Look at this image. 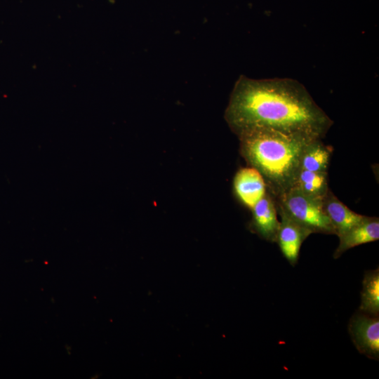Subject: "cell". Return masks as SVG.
<instances>
[{
  "instance_id": "4",
  "label": "cell",
  "mask_w": 379,
  "mask_h": 379,
  "mask_svg": "<svg viewBox=\"0 0 379 379\" xmlns=\"http://www.w3.org/2000/svg\"><path fill=\"white\" fill-rule=\"evenodd\" d=\"M348 331L357 350L367 357L379 359V315L359 311L348 324Z\"/></svg>"
},
{
  "instance_id": "2",
  "label": "cell",
  "mask_w": 379,
  "mask_h": 379,
  "mask_svg": "<svg viewBox=\"0 0 379 379\" xmlns=\"http://www.w3.org/2000/svg\"><path fill=\"white\" fill-rule=\"evenodd\" d=\"M237 135L243 157L262 175L274 199L293 187L301 170L303 151L315 140L267 128L251 129Z\"/></svg>"
},
{
  "instance_id": "9",
  "label": "cell",
  "mask_w": 379,
  "mask_h": 379,
  "mask_svg": "<svg viewBox=\"0 0 379 379\" xmlns=\"http://www.w3.org/2000/svg\"><path fill=\"white\" fill-rule=\"evenodd\" d=\"M339 244L333 253L338 258L346 251L357 246L378 241L379 239V219L368 217L339 237Z\"/></svg>"
},
{
  "instance_id": "5",
  "label": "cell",
  "mask_w": 379,
  "mask_h": 379,
  "mask_svg": "<svg viewBox=\"0 0 379 379\" xmlns=\"http://www.w3.org/2000/svg\"><path fill=\"white\" fill-rule=\"evenodd\" d=\"M277 211L281 217L277 242L285 258L294 266L298 262L302 244L312 233L282 211Z\"/></svg>"
},
{
  "instance_id": "7",
  "label": "cell",
  "mask_w": 379,
  "mask_h": 379,
  "mask_svg": "<svg viewBox=\"0 0 379 379\" xmlns=\"http://www.w3.org/2000/svg\"><path fill=\"white\" fill-rule=\"evenodd\" d=\"M233 184L237 197L251 209L267 192V186L262 175L251 166L239 170Z\"/></svg>"
},
{
  "instance_id": "8",
  "label": "cell",
  "mask_w": 379,
  "mask_h": 379,
  "mask_svg": "<svg viewBox=\"0 0 379 379\" xmlns=\"http://www.w3.org/2000/svg\"><path fill=\"white\" fill-rule=\"evenodd\" d=\"M322 208L338 237L360 223L366 217L350 210L330 190L322 200Z\"/></svg>"
},
{
  "instance_id": "12",
  "label": "cell",
  "mask_w": 379,
  "mask_h": 379,
  "mask_svg": "<svg viewBox=\"0 0 379 379\" xmlns=\"http://www.w3.org/2000/svg\"><path fill=\"white\" fill-rule=\"evenodd\" d=\"M359 311L379 315V269L366 271L364 274L360 293Z\"/></svg>"
},
{
  "instance_id": "1",
  "label": "cell",
  "mask_w": 379,
  "mask_h": 379,
  "mask_svg": "<svg viewBox=\"0 0 379 379\" xmlns=\"http://www.w3.org/2000/svg\"><path fill=\"white\" fill-rule=\"evenodd\" d=\"M225 118L237 134L267 128L310 139H321L332 120L298 81L286 78L237 81Z\"/></svg>"
},
{
  "instance_id": "10",
  "label": "cell",
  "mask_w": 379,
  "mask_h": 379,
  "mask_svg": "<svg viewBox=\"0 0 379 379\" xmlns=\"http://www.w3.org/2000/svg\"><path fill=\"white\" fill-rule=\"evenodd\" d=\"M332 152V147L325 145L321 139L310 141L302 155L301 169L313 172H327Z\"/></svg>"
},
{
  "instance_id": "11",
  "label": "cell",
  "mask_w": 379,
  "mask_h": 379,
  "mask_svg": "<svg viewBox=\"0 0 379 379\" xmlns=\"http://www.w3.org/2000/svg\"><path fill=\"white\" fill-rule=\"evenodd\" d=\"M293 187L308 197L322 201L329 191L328 173L301 169Z\"/></svg>"
},
{
  "instance_id": "6",
  "label": "cell",
  "mask_w": 379,
  "mask_h": 379,
  "mask_svg": "<svg viewBox=\"0 0 379 379\" xmlns=\"http://www.w3.org/2000/svg\"><path fill=\"white\" fill-rule=\"evenodd\" d=\"M252 228L263 239L277 242L280 222L274 199L267 192L251 208Z\"/></svg>"
},
{
  "instance_id": "3",
  "label": "cell",
  "mask_w": 379,
  "mask_h": 379,
  "mask_svg": "<svg viewBox=\"0 0 379 379\" xmlns=\"http://www.w3.org/2000/svg\"><path fill=\"white\" fill-rule=\"evenodd\" d=\"M276 208L313 233L335 234L322 208V201L308 197L292 187L274 199Z\"/></svg>"
}]
</instances>
